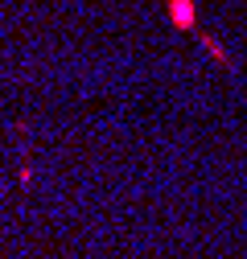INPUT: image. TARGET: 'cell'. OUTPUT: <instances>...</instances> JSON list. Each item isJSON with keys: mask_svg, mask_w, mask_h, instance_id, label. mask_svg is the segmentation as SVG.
Listing matches in <instances>:
<instances>
[{"mask_svg": "<svg viewBox=\"0 0 247 259\" xmlns=\"http://www.w3.org/2000/svg\"><path fill=\"white\" fill-rule=\"evenodd\" d=\"M169 21H173V29L190 33L194 29V0H169Z\"/></svg>", "mask_w": 247, "mask_h": 259, "instance_id": "obj_1", "label": "cell"}, {"mask_svg": "<svg viewBox=\"0 0 247 259\" xmlns=\"http://www.w3.org/2000/svg\"><path fill=\"white\" fill-rule=\"evenodd\" d=\"M202 46H206V50H210V54H214V58H219V62H231V58H227V54H223V46H219V41H214V37H210V33H206V37H202Z\"/></svg>", "mask_w": 247, "mask_h": 259, "instance_id": "obj_2", "label": "cell"}]
</instances>
